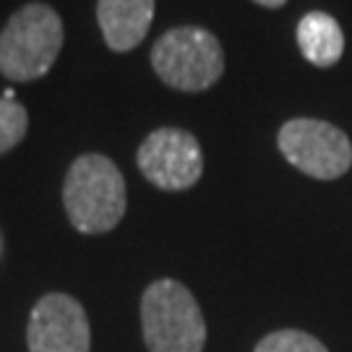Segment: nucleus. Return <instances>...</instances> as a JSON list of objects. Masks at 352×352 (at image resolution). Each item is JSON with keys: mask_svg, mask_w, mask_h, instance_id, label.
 I'll return each mask as SVG.
<instances>
[{"mask_svg": "<svg viewBox=\"0 0 352 352\" xmlns=\"http://www.w3.org/2000/svg\"><path fill=\"white\" fill-rule=\"evenodd\" d=\"M63 209L81 235H104L123 222L126 177L104 154L76 157L63 180Z\"/></svg>", "mask_w": 352, "mask_h": 352, "instance_id": "f257e3e1", "label": "nucleus"}, {"mask_svg": "<svg viewBox=\"0 0 352 352\" xmlns=\"http://www.w3.org/2000/svg\"><path fill=\"white\" fill-rule=\"evenodd\" d=\"M63 19L47 3H26L0 32V76L29 84L50 74L63 50Z\"/></svg>", "mask_w": 352, "mask_h": 352, "instance_id": "f03ea898", "label": "nucleus"}, {"mask_svg": "<svg viewBox=\"0 0 352 352\" xmlns=\"http://www.w3.org/2000/svg\"><path fill=\"white\" fill-rule=\"evenodd\" d=\"M141 331L149 352H204L206 318L177 279H157L141 295Z\"/></svg>", "mask_w": 352, "mask_h": 352, "instance_id": "7ed1b4c3", "label": "nucleus"}, {"mask_svg": "<svg viewBox=\"0 0 352 352\" xmlns=\"http://www.w3.org/2000/svg\"><path fill=\"white\" fill-rule=\"evenodd\" d=\"M151 68L164 87L199 94L212 89L225 74V50L219 39L201 26H175L151 47Z\"/></svg>", "mask_w": 352, "mask_h": 352, "instance_id": "20e7f679", "label": "nucleus"}, {"mask_svg": "<svg viewBox=\"0 0 352 352\" xmlns=\"http://www.w3.org/2000/svg\"><path fill=\"white\" fill-rule=\"evenodd\" d=\"M282 157L302 175L337 180L352 167V144L342 128L316 118H292L277 133Z\"/></svg>", "mask_w": 352, "mask_h": 352, "instance_id": "39448f33", "label": "nucleus"}, {"mask_svg": "<svg viewBox=\"0 0 352 352\" xmlns=\"http://www.w3.org/2000/svg\"><path fill=\"white\" fill-rule=\"evenodd\" d=\"M136 164L154 188L188 190L204 175V149L190 131L164 126L141 141Z\"/></svg>", "mask_w": 352, "mask_h": 352, "instance_id": "423d86ee", "label": "nucleus"}, {"mask_svg": "<svg viewBox=\"0 0 352 352\" xmlns=\"http://www.w3.org/2000/svg\"><path fill=\"white\" fill-rule=\"evenodd\" d=\"M26 347L29 352H89L91 329L84 305L65 292L42 295L29 314Z\"/></svg>", "mask_w": 352, "mask_h": 352, "instance_id": "0eeeda50", "label": "nucleus"}, {"mask_svg": "<svg viewBox=\"0 0 352 352\" xmlns=\"http://www.w3.org/2000/svg\"><path fill=\"white\" fill-rule=\"evenodd\" d=\"M154 21V0H97V24L113 52L136 50Z\"/></svg>", "mask_w": 352, "mask_h": 352, "instance_id": "6e6552de", "label": "nucleus"}, {"mask_svg": "<svg viewBox=\"0 0 352 352\" xmlns=\"http://www.w3.org/2000/svg\"><path fill=\"white\" fill-rule=\"evenodd\" d=\"M298 47L302 58L316 68H331L340 63L342 52H344V34H342L340 21L324 11L305 13L298 21Z\"/></svg>", "mask_w": 352, "mask_h": 352, "instance_id": "1a4fd4ad", "label": "nucleus"}, {"mask_svg": "<svg viewBox=\"0 0 352 352\" xmlns=\"http://www.w3.org/2000/svg\"><path fill=\"white\" fill-rule=\"evenodd\" d=\"M29 131V113L21 102L0 97V154H8L24 141Z\"/></svg>", "mask_w": 352, "mask_h": 352, "instance_id": "9d476101", "label": "nucleus"}, {"mask_svg": "<svg viewBox=\"0 0 352 352\" xmlns=\"http://www.w3.org/2000/svg\"><path fill=\"white\" fill-rule=\"evenodd\" d=\"M253 352H329L327 344L300 329H279L266 334Z\"/></svg>", "mask_w": 352, "mask_h": 352, "instance_id": "9b49d317", "label": "nucleus"}, {"mask_svg": "<svg viewBox=\"0 0 352 352\" xmlns=\"http://www.w3.org/2000/svg\"><path fill=\"white\" fill-rule=\"evenodd\" d=\"M253 3H258V6H264V8H282L287 0H253Z\"/></svg>", "mask_w": 352, "mask_h": 352, "instance_id": "f8f14e48", "label": "nucleus"}]
</instances>
